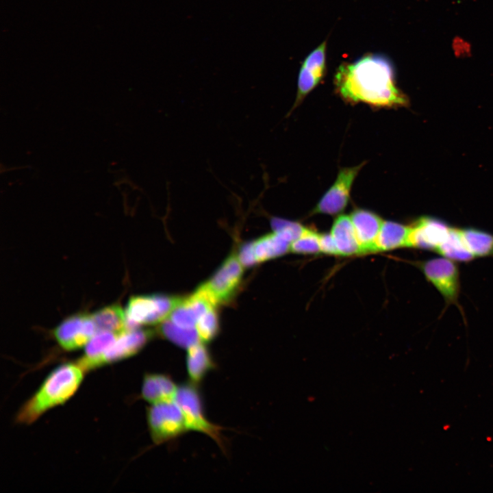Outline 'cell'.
Listing matches in <instances>:
<instances>
[{
  "mask_svg": "<svg viewBox=\"0 0 493 493\" xmlns=\"http://www.w3.org/2000/svg\"><path fill=\"white\" fill-rule=\"evenodd\" d=\"M334 84L340 96L349 103L386 108L407 103L396 86L393 65L383 55L368 53L342 63L335 74Z\"/></svg>",
  "mask_w": 493,
  "mask_h": 493,
  "instance_id": "cell-1",
  "label": "cell"
},
{
  "mask_svg": "<svg viewBox=\"0 0 493 493\" xmlns=\"http://www.w3.org/2000/svg\"><path fill=\"white\" fill-rule=\"evenodd\" d=\"M84 372L77 362L58 366L22 405L16 415V422L31 424L49 409L64 403L77 390Z\"/></svg>",
  "mask_w": 493,
  "mask_h": 493,
  "instance_id": "cell-2",
  "label": "cell"
},
{
  "mask_svg": "<svg viewBox=\"0 0 493 493\" xmlns=\"http://www.w3.org/2000/svg\"><path fill=\"white\" fill-rule=\"evenodd\" d=\"M174 400L181 409L188 430L207 435L225 453L226 444L221 433L223 428L207 418L198 385L189 381L178 385Z\"/></svg>",
  "mask_w": 493,
  "mask_h": 493,
  "instance_id": "cell-3",
  "label": "cell"
},
{
  "mask_svg": "<svg viewBox=\"0 0 493 493\" xmlns=\"http://www.w3.org/2000/svg\"><path fill=\"white\" fill-rule=\"evenodd\" d=\"M182 299L160 294L130 297L125 309L127 329L163 322Z\"/></svg>",
  "mask_w": 493,
  "mask_h": 493,
  "instance_id": "cell-4",
  "label": "cell"
},
{
  "mask_svg": "<svg viewBox=\"0 0 493 493\" xmlns=\"http://www.w3.org/2000/svg\"><path fill=\"white\" fill-rule=\"evenodd\" d=\"M147 418L151 440L157 445L188 431L181 409L175 400L152 404L147 409Z\"/></svg>",
  "mask_w": 493,
  "mask_h": 493,
  "instance_id": "cell-5",
  "label": "cell"
},
{
  "mask_svg": "<svg viewBox=\"0 0 493 493\" xmlns=\"http://www.w3.org/2000/svg\"><path fill=\"white\" fill-rule=\"evenodd\" d=\"M456 262L444 257L429 259L417 264L426 279L437 289L446 305L459 306V271Z\"/></svg>",
  "mask_w": 493,
  "mask_h": 493,
  "instance_id": "cell-6",
  "label": "cell"
},
{
  "mask_svg": "<svg viewBox=\"0 0 493 493\" xmlns=\"http://www.w3.org/2000/svg\"><path fill=\"white\" fill-rule=\"evenodd\" d=\"M243 266L238 255L231 254L223 262L212 277L198 287L216 305L229 301L239 288Z\"/></svg>",
  "mask_w": 493,
  "mask_h": 493,
  "instance_id": "cell-7",
  "label": "cell"
},
{
  "mask_svg": "<svg viewBox=\"0 0 493 493\" xmlns=\"http://www.w3.org/2000/svg\"><path fill=\"white\" fill-rule=\"evenodd\" d=\"M97 332L91 314L79 313L62 321L53 335L62 349L71 351L85 346Z\"/></svg>",
  "mask_w": 493,
  "mask_h": 493,
  "instance_id": "cell-8",
  "label": "cell"
},
{
  "mask_svg": "<svg viewBox=\"0 0 493 493\" xmlns=\"http://www.w3.org/2000/svg\"><path fill=\"white\" fill-rule=\"evenodd\" d=\"M364 163L340 169L336 181L312 211L313 214L335 215L346 207L353 181Z\"/></svg>",
  "mask_w": 493,
  "mask_h": 493,
  "instance_id": "cell-9",
  "label": "cell"
},
{
  "mask_svg": "<svg viewBox=\"0 0 493 493\" xmlns=\"http://www.w3.org/2000/svg\"><path fill=\"white\" fill-rule=\"evenodd\" d=\"M327 40L322 42L304 59L299 70L297 94L293 110L322 80L326 71Z\"/></svg>",
  "mask_w": 493,
  "mask_h": 493,
  "instance_id": "cell-10",
  "label": "cell"
},
{
  "mask_svg": "<svg viewBox=\"0 0 493 493\" xmlns=\"http://www.w3.org/2000/svg\"><path fill=\"white\" fill-rule=\"evenodd\" d=\"M451 229V227L440 219L420 218L410 226L407 246L435 252Z\"/></svg>",
  "mask_w": 493,
  "mask_h": 493,
  "instance_id": "cell-11",
  "label": "cell"
},
{
  "mask_svg": "<svg viewBox=\"0 0 493 493\" xmlns=\"http://www.w3.org/2000/svg\"><path fill=\"white\" fill-rule=\"evenodd\" d=\"M153 331L138 327L126 330L117 338L104 356V364L118 362L136 355L152 338Z\"/></svg>",
  "mask_w": 493,
  "mask_h": 493,
  "instance_id": "cell-12",
  "label": "cell"
},
{
  "mask_svg": "<svg viewBox=\"0 0 493 493\" xmlns=\"http://www.w3.org/2000/svg\"><path fill=\"white\" fill-rule=\"evenodd\" d=\"M362 253L375 252L377 239L383 220L377 214L365 210H355L350 216Z\"/></svg>",
  "mask_w": 493,
  "mask_h": 493,
  "instance_id": "cell-13",
  "label": "cell"
},
{
  "mask_svg": "<svg viewBox=\"0 0 493 493\" xmlns=\"http://www.w3.org/2000/svg\"><path fill=\"white\" fill-rule=\"evenodd\" d=\"M178 385L164 373H147L142 381L141 395L151 405L175 399Z\"/></svg>",
  "mask_w": 493,
  "mask_h": 493,
  "instance_id": "cell-14",
  "label": "cell"
},
{
  "mask_svg": "<svg viewBox=\"0 0 493 493\" xmlns=\"http://www.w3.org/2000/svg\"><path fill=\"white\" fill-rule=\"evenodd\" d=\"M118 335L107 331L97 332L86 344L84 354L78 360L77 364L85 372L105 365V354L114 342Z\"/></svg>",
  "mask_w": 493,
  "mask_h": 493,
  "instance_id": "cell-15",
  "label": "cell"
},
{
  "mask_svg": "<svg viewBox=\"0 0 493 493\" xmlns=\"http://www.w3.org/2000/svg\"><path fill=\"white\" fill-rule=\"evenodd\" d=\"M214 367V359L203 342H199L187 349L186 370L190 382L201 383Z\"/></svg>",
  "mask_w": 493,
  "mask_h": 493,
  "instance_id": "cell-16",
  "label": "cell"
},
{
  "mask_svg": "<svg viewBox=\"0 0 493 493\" xmlns=\"http://www.w3.org/2000/svg\"><path fill=\"white\" fill-rule=\"evenodd\" d=\"M331 234L338 254L352 255L362 253L352 220L349 216L341 215L335 220Z\"/></svg>",
  "mask_w": 493,
  "mask_h": 493,
  "instance_id": "cell-17",
  "label": "cell"
},
{
  "mask_svg": "<svg viewBox=\"0 0 493 493\" xmlns=\"http://www.w3.org/2000/svg\"><path fill=\"white\" fill-rule=\"evenodd\" d=\"M97 331L120 334L127 329L125 312L116 304L102 307L91 314Z\"/></svg>",
  "mask_w": 493,
  "mask_h": 493,
  "instance_id": "cell-18",
  "label": "cell"
},
{
  "mask_svg": "<svg viewBox=\"0 0 493 493\" xmlns=\"http://www.w3.org/2000/svg\"><path fill=\"white\" fill-rule=\"evenodd\" d=\"M410 226L392 222H383L377 239V251L407 246Z\"/></svg>",
  "mask_w": 493,
  "mask_h": 493,
  "instance_id": "cell-19",
  "label": "cell"
},
{
  "mask_svg": "<svg viewBox=\"0 0 493 493\" xmlns=\"http://www.w3.org/2000/svg\"><path fill=\"white\" fill-rule=\"evenodd\" d=\"M435 252L455 262H468L475 257L466 244L460 229L455 227H451L447 237Z\"/></svg>",
  "mask_w": 493,
  "mask_h": 493,
  "instance_id": "cell-20",
  "label": "cell"
},
{
  "mask_svg": "<svg viewBox=\"0 0 493 493\" xmlns=\"http://www.w3.org/2000/svg\"><path fill=\"white\" fill-rule=\"evenodd\" d=\"M290 244L274 232L259 238L253 242V251L257 263L284 255L290 251Z\"/></svg>",
  "mask_w": 493,
  "mask_h": 493,
  "instance_id": "cell-21",
  "label": "cell"
},
{
  "mask_svg": "<svg viewBox=\"0 0 493 493\" xmlns=\"http://www.w3.org/2000/svg\"><path fill=\"white\" fill-rule=\"evenodd\" d=\"M462 237L475 257L493 256V234L475 228L460 229Z\"/></svg>",
  "mask_w": 493,
  "mask_h": 493,
  "instance_id": "cell-22",
  "label": "cell"
},
{
  "mask_svg": "<svg viewBox=\"0 0 493 493\" xmlns=\"http://www.w3.org/2000/svg\"><path fill=\"white\" fill-rule=\"evenodd\" d=\"M160 333L166 340L186 349L201 342L196 327L183 328L168 318L162 322Z\"/></svg>",
  "mask_w": 493,
  "mask_h": 493,
  "instance_id": "cell-23",
  "label": "cell"
},
{
  "mask_svg": "<svg viewBox=\"0 0 493 493\" xmlns=\"http://www.w3.org/2000/svg\"><path fill=\"white\" fill-rule=\"evenodd\" d=\"M200 341L207 343L215 338L219 331V320L215 307H210L197 320L195 326Z\"/></svg>",
  "mask_w": 493,
  "mask_h": 493,
  "instance_id": "cell-24",
  "label": "cell"
},
{
  "mask_svg": "<svg viewBox=\"0 0 493 493\" xmlns=\"http://www.w3.org/2000/svg\"><path fill=\"white\" fill-rule=\"evenodd\" d=\"M270 225L274 233L290 243L299 238L305 229L296 222L278 217L271 218Z\"/></svg>",
  "mask_w": 493,
  "mask_h": 493,
  "instance_id": "cell-25",
  "label": "cell"
},
{
  "mask_svg": "<svg viewBox=\"0 0 493 493\" xmlns=\"http://www.w3.org/2000/svg\"><path fill=\"white\" fill-rule=\"evenodd\" d=\"M319 236L313 230L305 229L300 237L291 242L290 251L305 254L320 252Z\"/></svg>",
  "mask_w": 493,
  "mask_h": 493,
  "instance_id": "cell-26",
  "label": "cell"
},
{
  "mask_svg": "<svg viewBox=\"0 0 493 493\" xmlns=\"http://www.w3.org/2000/svg\"><path fill=\"white\" fill-rule=\"evenodd\" d=\"M168 319L179 327L193 328L196 326L198 317L185 299L173 309Z\"/></svg>",
  "mask_w": 493,
  "mask_h": 493,
  "instance_id": "cell-27",
  "label": "cell"
},
{
  "mask_svg": "<svg viewBox=\"0 0 493 493\" xmlns=\"http://www.w3.org/2000/svg\"><path fill=\"white\" fill-rule=\"evenodd\" d=\"M238 257L244 267H251L257 264L253 242L245 243L242 245Z\"/></svg>",
  "mask_w": 493,
  "mask_h": 493,
  "instance_id": "cell-28",
  "label": "cell"
},
{
  "mask_svg": "<svg viewBox=\"0 0 493 493\" xmlns=\"http://www.w3.org/2000/svg\"><path fill=\"white\" fill-rule=\"evenodd\" d=\"M320 251L327 254H338V251L332 235L324 233L319 236Z\"/></svg>",
  "mask_w": 493,
  "mask_h": 493,
  "instance_id": "cell-29",
  "label": "cell"
}]
</instances>
